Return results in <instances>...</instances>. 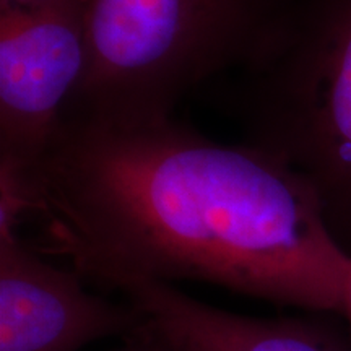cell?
<instances>
[{"instance_id":"cell-1","label":"cell","mask_w":351,"mask_h":351,"mask_svg":"<svg viewBox=\"0 0 351 351\" xmlns=\"http://www.w3.org/2000/svg\"><path fill=\"white\" fill-rule=\"evenodd\" d=\"M28 241L86 283L191 280L343 317L351 257L300 176L173 117L64 119L38 161L0 166Z\"/></svg>"},{"instance_id":"cell-2","label":"cell","mask_w":351,"mask_h":351,"mask_svg":"<svg viewBox=\"0 0 351 351\" xmlns=\"http://www.w3.org/2000/svg\"><path fill=\"white\" fill-rule=\"evenodd\" d=\"M301 0H83L88 69L64 119L173 117L184 96L261 64Z\"/></svg>"},{"instance_id":"cell-3","label":"cell","mask_w":351,"mask_h":351,"mask_svg":"<svg viewBox=\"0 0 351 351\" xmlns=\"http://www.w3.org/2000/svg\"><path fill=\"white\" fill-rule=\"evenodd\" d=\"M217 86L243 143L313 189L351 257V0H301L275 49Z\"/></svg>"},{"instance_id":"cell-4","label":"cell","mask_w":351,"mask_h":351,"mask_svg":"<svg viewBox=\"0 0 351 351\" xmlns=\"http://www.w3.org/2000/svg\"><path fill=\"white\" fill-rule=\"evenodd\" d=\"M86 69L83 0L0 8V166L38 161Z\"/></svg>"},{"instance_id":"cell-5","label":"cell","mask_w":351,"mask_h":351,"mask_svg":"<svg viewBox=\"0 0 351 351\" xmlns=\"http://www.w3.org/2000/svg\"><path fill=\"white\" fill-rule=\"evenodd\" d=\"M130 301L95 295L69 267L33 247L20 232H0V351H80L143 327Z\"/></svg>"},{"instance_id":"cell-6","label":"cell","mask_w":351,"mask_h":351,"mask_svg":"<svg viewBox=\"0 0 351 351\" xmlns=\"http://www.w3.org/2000/svg\"><path fill=\"white\" fill-rule=\"evenodd\" d=\"M121 293L169 351H351L348 328L330 314L252 317L156 282L130 283Z\"/></svg>"},{"instance_id":"cell-7","label":"cell","mask_w":351,"mask_h":351,"mask_svg":"<svg viewBox=\"0 0 351 351\" xmlns=\"http://www.w3.org/2000/svg\"><path fill=\"white\" fill-rule=\"evenodd\" d=\"M114 351H169V348L145 322L137 332L122 339L121 346Z\"/></svg>"},{"instance_id":"cell-8","label":"cell","mask_w":351,"mask_h":351,"mask_svg":"<svg viewBox=\"0 0 351 351\" xmlns=\"http://www.w3.org/2000/svg\"><path fill=\"white\" fill-rule=\"evenodd\" d=\"M60 2V0H0V8L5 7H36L44 3Z\"/></svg>"},{"instance_id":"cell-9","label":"cell","mask_w":351,"mask_h":351,"mask_svg":"<svg viewBox=\"0 0 351 351\" xmlns=\"http://www.w3.org/2000/svg\"><path fill=\"white\" fill-rule=\"evenodd\" d=\"M346 322V328H348L350 337H351V278H350V287H348V295H346V304H345V313L341 317Z\"/></svg>"}]
</instances>
